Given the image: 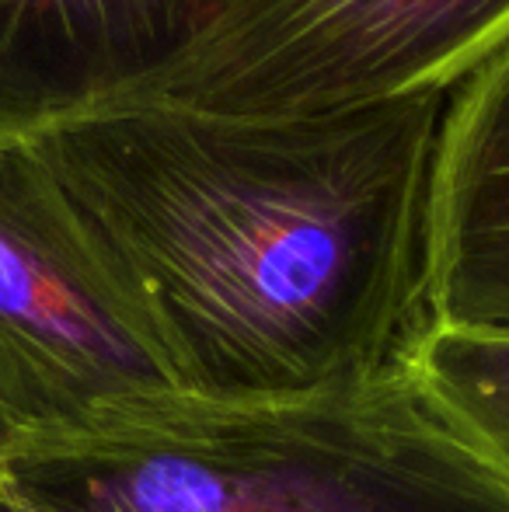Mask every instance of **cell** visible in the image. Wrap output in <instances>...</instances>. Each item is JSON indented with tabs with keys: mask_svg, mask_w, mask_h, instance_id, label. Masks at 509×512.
<instances>
[{
	"mask_svg": "<svg viewBox=\"0 0 509 512\" xmlns=\"http://www.w3.org/2000/svg\"><path fill=\"white\" fill-rule=\"evenodd\" d=\"M447 95L234 119L119 102L21 136L105 258L164 384L290 394L419 370Z\"/></svg>",
	"mask_w": 509,
	"mask_h": 512,
	"instance_id": "1",
	"label": "cell"
},
{
	"mask_svg": "<svg viewBox=\"0 0 509 512\" xmlns=\"http://www.w3.org/2000/svg\"><path fill=\"white\" fill-rule=\"evenodd\" d=\"M18 512H509V474L422 370L290 394L157 384L28 425Z\"/></svg>",
	"mask_w": 509,
	"mask_h": 512,
	"instance_id": "2",
	"label": "cell"
},
{
	"mask_svg": "<svg viewBox=\"0 0 509 512\" xmlns=\"http://www.w3.org/2000/svg\"><path fill=\"white\" fill-rule=\"evenodd\" d=\"M509 46V0H196L189 39L126 102L304 119L457 91Z\"/></svg>",
	"mask_w": 509,
	"mask_h": 512,
	"instance_id": "3",
	"label": "cell"
},
{
	"mask_svg": "<svg viewBox=\"0 0 509 512\" xmlns=\"http://www.w3.org/2000/svg\"><path fill=\"white\" fill-rule=\"evenodd\" d=\"M157 384L77 209L21 136H0V401L28 429Z\"/></svg>",
	"mask_w": 509,
	"mask_h": 512,
	"instance_id": "4",
	"label": "cell"
},
{
	"mask_svg": "<svg viewBox=\"0 0 509 512\" xmlns=\"http://www.w3.org/2000/svg\"><path fill=\"white\" fill-rule=\"evenodd\" d=\"M196 0H0V136L133 98L189 39Z\"/></svg>",
	"mask_w": 509,
	"mask_h": 512,
	"instance_id": "5",
	"label": "cell"
},
{
	"mask_svg": "<svg viewBox=\"0 0 509 512\" xmlns=\"http://www.w3.org/2000/svg\"><path fill=\"white\" fill-rule=\"evenodd\" d=\"M429 230L440 324L509 335V46L443 108Z\"/></svg>",
	"mask_w": 509,
	"mask_h": 512,
	"instance_id": "6",
	"label": "cell"
},
{
	"mask_svg": "<svg viewBox=\"0 0 509 512\" xmlns=\"http://www.w3.org/2000/svg\"><path fill=\"white\" fill-rule=\"evenodd\" d=\"M419 370L509 474V335L440 324Z\"/></svg>",
	"mask_w": 509,
	"mask_h": 512,
	"instance_id": "7",
	"label": "cell"
},
{
	"mask_svg": "<svg viewBox=\"0 0 509 512\" xmlns=\"http://www.w3.org/2000/svg\"><path fill=\"white\" fill-rule=\"evenodd\" d=\"M25 429L21 425V418L14 415L11 408L0 401V512H18L11 506V499H7V485H4V460H7V446H11V439L18 436V432Z\"/></svg>",
	"mask_w": 509,
	"mask_h": 512,
	"instance_id": "8",
	"label": "cell"
}]
</instances>
